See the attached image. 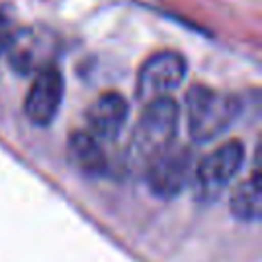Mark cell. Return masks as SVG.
I'll return each instance as SVG.
<instances>
[{"label": "cell", "instance_id": "ba28073f", "mask_svg": "<svg viewBox=\"0 0 262 262\" xmlns=\"http://www.w3.org/2000/svg\"><path fill=\"white\" fill-rule=\"evenodd\" d=\"M68 158L74 168L82 174L98 176L106 172V156L100 147V141L94 139L88 131H74L68 141Z\"/></svg>", "mask_w": 262, "mask_h": 262}, {"label": "cell", "instance_id": "5b68a950", "mask_svg": "<svg viewBox=\"0 0 262 262\" xmlns=\"http://www.w3.org/2000/svg\"><path fill=\"white\" fill-rule=\"evenodd\" d=\"M194 170L192 151L184 145H172L162 156H158L143 172L147 188L160 199H172L190 180Z\"/></svg>", "mask_w": 262, "mask_h": 262}, {"label": "cell", "instance_id": "30bf717a", "mask_svg": "<svg viewBox=\"0 0 262 262\" xmlns=\"http://www.w3.org/2000/svg\"><path fill=\"white\" fill-rule=\"evenodd\" d=\"M37 55H39V41L35 39V33L29 31V29H23V31L16 29L12 45L6 53V59H8L10 68L20 72V74H29L33 70L37 72L43 66H47V63H41Z\"/></svg>", "mask_w": 262, "mask_h": 262}, {"label": "cell", "instance_id": "8fae6325", "mask_svg": "<svg viewBox=\"0 0 262 262\" xmlns=\"http://www.w3.org/2000/svg\"><path fill=\"white\" fill-rule=\"evenodd\" d=\"M14 35H16V29L12 27V23L0 16V59H6V53L12 45Z\"/></svg>", "mask_w": 262, "mask_h": 262}, {"label": "cell", "instance_id": "9c48e42d", "mask_svg": "<svg viewBox=\"0 0 262 262\" xmlns=\"http://www.w3.org/2000/svg\"><path fill=\"white\" fill-rule=\"evenodd\" d=\"M260 192H262L260 168L256 162L250 178L244 180L231 194V201H229L231 213L242 221H256L260 217Z\"/></svg>", "mask_w": 262, "mask_h": 262}, {"label": "cell", "instance_id": "3957f363", "mask_svg": "<svg viewBox=\"0 0 262 262\" xmlns=\"http://www.w3.org/2000/svg\"><path fill=\"white\" fill-rule=\"evenodd\" d=\"M244 164V145L237 139L223 141L194 166V186L201 201L217 199Z\"/></svg>", "mask_w": 262, "mask_h": 262}, {"label": "cell", "instance_id": "277c9868", "mask_svg": "<svg viewBox=\"0 0 262 262\" xmlns=\"http://www.w3.org/2000/svg\"><path fill=\"white\" fill-rule=\"evenodd\" d=\"M184 76L186 59L178 51H158L137 72V98L147 104L160 96H168V92L182 84Z\"/></svg>", "mask_w": 262, "mask_h": 262}, {"label": "cell", "instance_id": "6da1fadb", "mask_svg": "<svg viewBox=\"0 0 262 262\" xmlns=\"http://www.w3.org/2000/svg\"><path fill=\"white\" fill-rule=\"evenodd\" d=\"M178 102L172 96H160L145 104L131 133L127 160L131 168L145 170L158 156L174 145L178 133Z\"/></svg>", "mask_w": 262, "mask_h": 262}, {"label": "cell", "instance_id": "8992f818", "mask_svg": "<svg viewBox=\"0 0 262 262\" xmlns=\"http://www.w3.org/2000/svg\"><path fill=\"white\" fill-rule=\"evenodd\" d=\"M63 100V76L55 66H43L35 72V78L25 96V115L37 127L53 123Z\"/></svg>", "mask_w": 262, "mask_h": 262}, {"label": "cell", "instance_id": "7a4b0ae2", "mask_svg": "<svg viewBox=\"0 0 262 262\" xmlns=\"http://www.w3.org/2000/svg\"><path fill=\"white\" fill-rule=\"evenodd\" d=\"M242 102L235 94L217 92L209 86L194 84L186 92V123L190 139L199 143L213 141L237 119Z\"/></svg>", "mask_w": 262, "mask_h": 262}, {"label": "cell", "instance_id": "52a82bcc", "mask_svg": "<svg viewBox=\"0 0 262 262\" xmlns=\"http://www.w3.org/2000/svg\"><path fill=\"white\" fill-rule=\"evenodd\" d=\"M129 117V102L123 94L108 90L94 98L86 111L88 133L98 141L117 139Z\"/></svg>", "mask_w": 262, "mask_h": 262}]
</instances>
